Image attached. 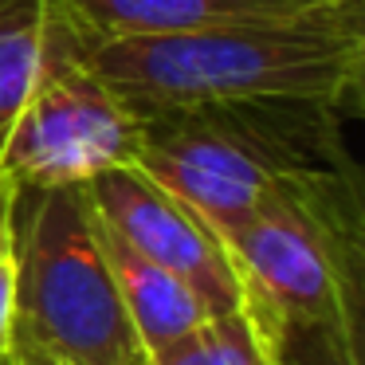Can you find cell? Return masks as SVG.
Instances as JSON below:
<instances>
[{
	"label": "cell",
	"instance_id": "1",
	"mask_svg": "<svg viewBox=\"0 0 365 365\" xmlns=\"http://www.w3.org/2000/svg\"><path fill=\"white\" fill-rule=\"evenodd\" d=\"M365 0H318L275 20L150 40H95L91 59L142 118L212 98H322L357 118L365 83Z\"/></svg>",
	"mask_w": 365,
	"mask_h": 365
},
{
	"label": "cell",
	"instance_id": "2",
	"mask_svg": "<svg viewBox=\"0 0 365 365\" xmlns=\"http://www.w3.org/2000/svg\"><path fill=\"white\" fill-rule=\"evenodd\" d=\"M247 318L267 361L307 334L361 338L365 208L357 161L287 177L224 240Z\"/></svg>",
	"mask_w": 365,
	"mask_h": 365
},
{
	"label": "cell",
	"instance_id": "3",
	"mask_svg": "<svg viewBox=\"0 0 365 365\" xmlns=\"http://www.w3.org/2000/svg\"><path fill=\"white\" fill-rule=\"evenodd\" d=\"M349 110L322 98H212L138 118L134 165L228 240L287 177L354 165Z\"/></svg>",
	"mask_w": 365,
	"mask_h": 365
},
{
	"label": "cell",
	"instance_id": "4",
	"mask_svg": "<svg viewBox=\"0 0 365 365\" xmlns=\"http://www.w3.org/2000/svg\"><path fill=\"white\" fill-rule=\"evenodd\" d=\"M12 357L142 365L87 185H12Z\"/></svg>",
	"mask_w": 365,
	"mask_h": 365
},
{
	"label": "cell",
	"instance_id": "5",
	"mask_svg": "<svg viewBox=\"0 0 365 365\" xmlns=\"http://www.w3.org/2000/svg\"><path fill=\"white\" fill-rule=\"evenodd\" d=\"M134 153L138 114L95 67L87 28L56 0L40 71L0 142V169L12 185H87L134 165Z\"/></svg>",
	"mask_w": 365,
	"mask_h": 365
},
{
	"label": "cell",
	"instance_id": "6",
	"mask_svg": "<svg viewBox=\"0 0 365 365\" xmlns=\"http://www.w3.org/2000/svg\"><path fill=\"white\" fill-rule=\"evenodd\" d=\"M87 197L106 228L118 232L138 255L181 279L208 314H228L240 307L236 267L224 240L150 173L138 165H114L91 177Z\"/></svg>",
	"mask_w": 365,
	"mask_h": 365
},
{
	"label": "cell",
	"instance_id": "7",
	"mask_svg": "<svg viewBox=\"0 0 365 365\" xmlns=\"http://www.w3.org/2000/svg\"><path fill=\"white\" fill-rule=\"evenodd\" d=\"M95 40H150L200 28L275 20L314 9L318 0H59Z\"/></svg>",
	"mask_w": 365,
	"mask_h": 365
},
{
	"label": "cell",
	"instance_id": "8",
	"mask_svg": "<svg viewBox=\"0 0 365 365\" xmlns=\"http://www.w3.org/2000/svg\"><path fill=\"white\" fill-rule=\"evenodd\" d=\"M98 236H103V252L106 263H110L114 287H118L122 310L130 318V330L138 338V349L153 354V349L177 341L181 334L197 330L205 318H212L200 299L181 283L177 275L161 271L158 263H150L145 255H138L118 232H110L103 220H98Z\"/></svg>",
	"mask_w": 365,
	"mask_h": 365
},
{
	"label": "cell",
	"instance_id": "9",
	"mask_svg": "<svg viewBox=\"0 0 365 365\" xmlns=\"http://www.w3.org/2000/svg\"><path fill=\"white\" fill-rule=\"evenodd\" d=\"M56 0H0V142L32 91Z\"/></svg>",
	"mask_w": 365,
	"mask_h": 365
},
{
	"label": "cell",
	"instance_id": "10",
	"mask_svg": "<svg viewBox=\"0 0 365 365\" xmlns=\"http://www.w3.org/2000/svg\"><path fill=\"white\" fill-rule=\"evenodd\" d=\"M142 365H271V361L263 354V346L255 341L247 318L236 307L228 314L205 318L197 330L145 354Z\"/></svg>",
	"mask_w": 365,
	"mask_h": 365
},
{
	"label": "cell",
	"instance_id": "11",
	"mask_svg": "<svg viewBox=\"0 0 365 365\" xmlns=\"http://www.w3.org/2000/svg\"><path fill=\"white\" fill-rule=\"evenodd\" d=\"M12 349V267L0 259V357Z\"/></svg>",
	"mask_w": 365,
	"mask_h": 365
},
{
	"label": "cell",
	"instance_id": "12",
	"mask_svg": "<svg viewBox=\"0 0 365 365\" xmlns=\"http://www.w3.org/2000/svg\"><path fill=\"white\" fill-rule=\"evenodd\" d=\"M9 208H12V181L0 169V259H9Z\"/></svg>",
	"mask_w": 365,
	"mask_h": 365
},
{
	"label": "cell",
	"instance_id": "13",
	"mask_svg": "<svg viewBox=\"0 0 365 365\" xmlns=\"http://www.w3.org/2000/svg\"><path fill=\"white\" fill-rule=\"evenodd\" d=\"M12 365H56V361H43V357H12Z\"/></svg>",
	"mask_w": 365,
	"mask_h": 365
},
{
	"label": "cell",
	"instance_id": "14",
	"mask_svg": "<svg viewBox=\"0 0 365 365\" xmlns=\"http://www.w3.org/2000/svg\"><path fill=\"white\" fill-rule=\"evenodd\" d=\"M0 365H12V357H0Z\"/></svg>",
	"mask_w": 365,
	"mask_h": 365
}]
</instances>
